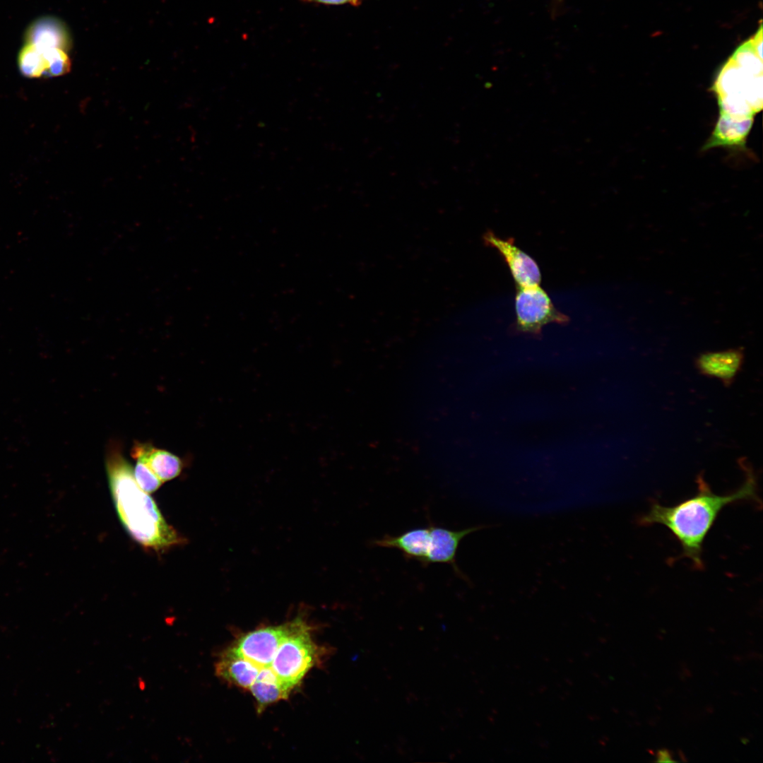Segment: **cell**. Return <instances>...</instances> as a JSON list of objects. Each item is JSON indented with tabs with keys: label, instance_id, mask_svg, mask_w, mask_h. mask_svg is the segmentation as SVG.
<instances>
[{
	"label": "cell",
	"instance_id": "cell-1",
	"mask_svg": "<svg viewBox=\"0 0 763 763\" xmlns=\"http://www.w3.org/2000/svg\"><path fill=\"white\" fill-rule=\"evenodd\" d=\"M697 483L696 495L670 507L653 503L640 522L666 527L680 544L684 557L701 569L704 540L720 512L733 503L756 501L757 485L754 474L747 470L744 483L731 494H715L701 476Z\"/></svg>",
	"mask_w": 763,
	"mask_h": 763
},
{
	"label": "cell",
	"instance_id": "cell-2",
	"mask_svg": "<svg viewBox=\"0 0 763 763\" xmlns=\"http://www.w3.org/2000/svg\"><path fill=\"white\" fill-rule=\"evenodd\" d=\"M105 468L119 519L135 541L156 552L184 543L185 540L167 523L155 501L137 484L133 468L117 443L107 449Z\"/></svg>",
	"mask_w": 763,
	"mask_h": 763
},
{
	"label": "cell",
	"instance_id": "cell-3",
	"mask_svg": "<svg viewBox=\"0 0 763 763\" xmlns=\"http://www.w3.org/2000/svg\"><path fill=\"white\" fill-rule=\"evenodd\" d=\"M311 629L303 617L280 643L269 667L289 692L322 656L323 649L311 637Z\"/></svg>",
	"mask_w": 763,
	"mask_h": 763
},
{
	"label": "cell",
	"instance_id": "cell-4",
	"mask_svg": "<svg viewBox=\"0 0 763 763\" xmlns=\"http://www.w3.org/2000/svg\"><path fill=\"white\" fill-rule=\"evenodd\" d=\"M515 310L516 327L523 332L538 333L549 323L565 324L569 321L539 285L517 288Z\"/></svg>",
	"mask_w": 763,
	"mask_h": 763
},
{
	"label": "cell",
	"instance_id": "cell-5",
	"mask_svg": "<svg viewBox=\"0 0 763 763\" xmlns=\"http://www.w3.org/2000/svg\"><path fill=\"white\" fill-rule=\"evenodd\" d=\"M298 615L291 621L274 627L257 629L242 636L232 647L259 670L269 668L283 640L300 623Z\"/></svg>",
	"mask_w": 763,
	"mask_h": 763
},
{
	"label": "cell",
	"instance_id": "cell-6",
	"mask_svg": "<svg viewBox=\"0 0 763 763\" xmlns=\"http://www.w3.org/2000/svg\"><path fill=\"white\" fill-rule=\"evenodd\" d=\"M21 73L28 78L55 77L67 73L71 66L67 52L25 43L18 55Z\"/></svg>",
	"mask_w": 763,
	"mask_h": 763
},
{
	"label": "cell",
	"instance_id": "cell-7",
	"mask_svg": "<svg viewBox=\"0 0 763 763\" xmlns=\"http://www.w3.org/2000/svg\"><path fill=\"white\" fill-rule=\"evenodd\" d=\"M485 242L495 248L507 264L518 287H532L540 285V271L535 260L519 248L514 239H502L492 232L484 236Z\"/></svg>",
	"mask_w": 763,
	"mask_h": 763
},
{
	"label": "cell",
	"instance_id": "cell-8",
	"mask_svg": "<svg viewBox=\"0 0 763 763\" xmlns=\"http://www.w3.org/2000/svg\"><path fill=\"white\" fill-rule=\"evenodd\" d=\"M430 548L427 564L433 563L447 564L452 567L458 576L467 582L468 578L459 568L456 555L461 540L467 535L492 526L478 525L461 530H452L443 526L430 524Z\"/></svg>",
	"mask_w": 763,
	"mask_h": 763
},
{
	"label": "cell",
	"instance_id": "cell-9",
	"mask_svg": "<svg viewBox=\"0 0 763 763\" xmlns=\"http://www.w3.org/2000/svg\"><path fill=\"white\" fill-rule=\"evenodd\" d=\"M376 547L399 550L408 560L427 564L430 548V526L412 528L399 535H386L372 541Z\"/></svg>",
	"mask_w": 763,
	"mask_h": 763
},
{
	"label": "cell",
	"instance_id": "cell-10",
	"mask_svg": "<svg viewBox=\"0 0 763 763\" xmlns=\"http://www.w3.org/2000/svg\"><path fill=\"white\" fill-rule=\"evenodd\" d=\"M24 37L25 43L42 48H59L68 52L72 45L67 28L54 17L35 20L28 26Z\"/></svg>",
	"mask_w": 763,
	"mask_h": 763
},
{
	"label": "cell",
	"instance_id": "cell-11",
	"mask_svg": "<svg viewBox=\"0 0 763 763\" xmlns=\"http://www.w3.org/2000/svg\"><path fill=\"white\" fill-rule=\"evenodd\" d=\"M743 357L740 349L705 353L698 357L696 365L702 374L729 384L740 371Z\"/></svg>",
	"mask_w": 763,
	"mask_h": 763
},
{
	"label": "cell",
	"instance_id": "cell-12",
	"mask_svg": "<svg viewBox=\"0 0 763 763\" xmlns=\"http://www.w3.org/2000/svg\"><path fill=\"white\" fill-rule=\"evenodd\" d=\"M215 672L221 679L249 690L256 680L259 669L230 647L221 653L215 664Z\"/></svg>",
	"mask_w": 763,
	"mask_h": 763
},
{
	"label": "cell",
	"instance_id": "cell-13",
	"mask_svg": "<svg viewBox=\"0 0 763 763\" xmlns=\"http://www.w3.org/2000/svg\"><path fill=\"white\" fill-rule=\"evenodd\" d=\"M131 456L144 461L162 483L177 478L182 471L183 463L177 456L147 443L136 442Z\"/></svg>",
	"mask_w": 763,
	"mask_h": 763
},
{
	"label": "cell",
	"instance_id": "cell-14",
	"mask_svg": "<svg viewBox=\"0 0 763 763\" xmlns=\"http://www.w3.org/2000/svg\"><path fill=\"white\" fill-rule=\"evenodd\" d=\"M752 124V119L721 114L711 138L704 146V149L715 146L744 148Z\"/></svg>",
	"mask_w": 763,
	"mask_h": 763
},
{
	"label": "cell",
	"instance_id": "cell-15",
	"mask_svg": "<svg viewBox=\"0 0 763 763\" xmlns=\"http://www.w3.org/2000/svg\"><path fill=\"white\" fill-rule=\"evenodd\" d=\"M249 690L255 698L259 710L270 704L287 699L290 694L278 680L272 679H257Z\"/></svg>",
	"mask_w": 763,
	"mask_h": 763
},
{
	"label": "cell",
	"instance_id": "cell-16",
	"mask_svg": "<svg viewBox=\"0 0 763 763\" xmlns=\"http://www.w3.org/2000/svg\"><path fill=\"white\" fill-rule=\"evenodd\" d=\"M134 475L139 487L148 494L155 492L163 483L148 466L139 459H136Z\"/></svg>",
	"mask_w": 763,
	"mask_h": 763
},
{
	"label": "cell",
	"instance_id": "cell-17",
	"mask_svg": "<svg viewBox=\"0 0 763 763\" xmlns=\"http://www.w3.org/2000/svg\"><path fill=\"white\" fill-rule=\"evenodd\" d=\"M750 42L757 53V54L762 59V28L760 25L758 32L750 40Z\"/></svg>",
	"mask_w": 763,
	"mask_h": 763
},
{
	"label": "cell",
	"instance_id": "cell-18",
	"mask_svg": "<svg viewBox=\"0 0 763 763\" xmlns=\"http://www.w3.org/2000/svg\"><path fill=\"white\" fill-rule=\"evenodd\" d=\"M306 2L322 4L326 5H341L349 4L353 6H358L362 0H303Z\"/></svg>",
	"mask_w": 763,
	"mask_h": 763
},
{
	"label": "cell",
	"instance_id": "cell-19",
	"mask_svg": "<svg viewBox=\"0 0 763 763\" xmlns=\"http://www.w3.org/2000/svg\"><path fill=\"white\" fill-rule=\"evenodd\" d=\"M657 762H675L672 759L670 752L666 749H662L657 752Z\"/></svg>",
	"mask_w": 763,
	"mask_h": 763
}]
</instances>
